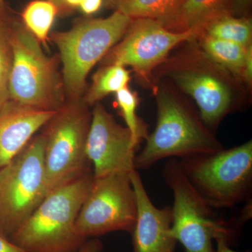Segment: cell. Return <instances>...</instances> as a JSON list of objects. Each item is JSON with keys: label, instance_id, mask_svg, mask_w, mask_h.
<instances>
[{"label": "cell", "instance_id": "cell-18", "mask_svg": "<svg viewBox=\"0 0 252 252\" xmlns=\"http://www.w3.org/2000/svg\"><path fill=\"white\" fill-rule=\"evenodd\" d=\"M198 34L249 48L252 46V20L248 17H235L231 14L220 15L204 25Z\"/></svg>", "mask_w": 252, "mask_h": 252}, {"label": "cell", "instance_id": "cell-2", "mask_svg": "<svg viewBox=\"0 0 252 252\" xmlns=\"http://www.w3.org/2000/svg\"><path fill=\"white\" fill-rule=\"evenodd\" d=\"M94 181L89 170L48 194L9 240L26 252H76L86 240L75 231Z\"/></svg>", "mask_w": 252, "mask_h": 252}, {"label": "cell", "instance_id": "cell-11", "mask_svg": "<svg viewBox=\"0 0 252 252\" xmlns=\"http://www.w3.org/2000/svg\"><path fill=\"white\" fill-rule=\"evenodd\" d=\"M198 32H175L149 18L133 19L125 35L106 55L105 64L130 66L142 79L162 64L176 46L196 39Z\"/></svg>", "mask_w": 252, "mask_h": 252}, {"label": "cell", "instance_id": "cell-14", "mask_svg": "<svg viewBox=\"0 0 252 252\" xmlns=\"http://www.w3.org/2000/svg\"><path fill=\"white\" fill-rule=\"evenodd\" d=\"M56 112L31 108L11 100L0 109V169L22 152Z\"/></svg>", "mask_w": 252, "mask_h": 252}, {"label": "cell", "instance_id": "cell-13", "mask_svg": "<svg viewBox=\"0 0 252 252\" xmlns=\"http://www.w3.org/2000/svg\"><path fill=\"white\" fill-rule=\"evenodd\" d=\"M137 202V219L132 230L133 252H174L176 240L170 235L171 207L152 203L138 172L130 174Z\"/></svg>", "mask_w": 252, "mask_h": 252}, {"label": "cell", "instance_id": "cell-15", "mask_svg": "<svg viewBox=\"0 0 252 252\" xmlns=\"http://www.w3.org/2000/svg\"><path fill=\"white\" fill-rule=\"evenodd\" d=\"M199 47L220 67L238 80L250 84L252 75V46L244 47L235 43L198 34Z\"/></svg>", "mask_w": 252, "mask_h": 252}, {"label": "cell", "instance_id": "cell-6", "mask_svg": "<svg viewBox=\"0 0 252 252\" xmlns=\"http://www.w3.org/2000/svg\"><path fill=\"white\" fill-rule=\"evenodd\" d=\"M91 113L84 101L69 100L44 126L45 197L91 170L86 142Z\"/></svg>", "mask_w": 252, "mask_h": 252}, {"label": "cell", "instance_id": "cell-7", "mask_svg": "<svg viewBox=\"0 0 252 252\" xmlns=\"http://www.w3.org/2000/svg\"><path fill=\"white\" fill-rule=\"evenodd\" d=\"M44 140L36 135L0 169V235L9 239L45 197Z\"/></svg>", "mask_w": 252, "mask_h": 252}, {"label": "cell", "instance_id": "cell-10", "mask_svg": "<svg viewBox=\"0 0 252 252\" xmlns=\"http://www.w3.org/2000/svg\"><path fill=\"white\" fill-rule=\"evenodd\" d=\"M137 202L130 174L115 173L94 178L75 222V231L84 239L114 231L132 233Z\"/></svg>", "mask_w": 252, "mask_h": 252}, {"label": "cell", "instance_id": "cell-29", "mask_svg": "<svg viewBox=\"0 0 252 252\" xmlns=\"http://www.w3.org/2000/svg\"><path fill=\"white\" fill-rule=\"evenodd\" d=\"M49 1H51L53 4H54L57 6L59 12H64V11H67L65 6H64V1H63V0H49Z\"/></svg>", "mask_w": 252, "mask_h": 252}, {"label": "cell", "instance_id": "cell-17", "mask_svg": "<svg viewBox=\"0 0 252 252\" xmlns=\"http://www.w3.org/2000/svg\"><path fill=\"white\" fill-rule=\"evenodd\" d=\"M115 11L132 18H149L165 26L180 9L184 0H107Z\"/></svg>", "mask_w": 252, "mask_h": 252}, {"label": "cell", "instance_id": "cell-1", "mask_svg": "<svg viewBox=\"0 0 252 252\" xmlns=\"http://www.w3.org/2000/svg\"><path fill=\"white\" fill-rule=\"evenodd\" d=\"M156 99L157 126L135 156V170H147L162 159H181L223 149L199 113L171 89L158 88Z\"/></svg>", "mask_w": 252, "mask_h": 252}, {"label": "cell", "instance_id": "cell-25", "mask_svg": "<svg viewBox=\"0 0 252 252\" xmlns=\"http://www.w3.org/2000/svg\"><path fill=\"white\" fill-rule=\"evenodd\" d=\"M215 240H216L217 247L214 252H238L230 248L229 243L231 240L226 235H217Z\"/></svg>", "mask_w": 252, "mask_h": 252}, {"label": "cell", "instance_id": "cell-27", "mask_svg": "<svg viewBox=\"0 0 252 252\" xmlns=\"http://www.w3.org/2000/svg\"><path fill=\"white\" fill-rule=\"evenodd\" d=\"M230 10L233 12H244L251 4L252 0H228Z\"/></svg>", "mask_w": 252, "mask_h": 252}, {"label": "cell", "instance_id": "cell-3", "mask_svg": "<svg viewBox=\"0 0 252 252\" xmlns=\"http://www.w3.org/2000/svg\"><path fill=\"white\" fill-rule=\"evenodd\" d=\"M179 162L189 182L212 208H231L251 200L252 140Z\"/></svg>", "mask_w": 252, "mask_h": 252}, {"label": "cell", "instance_id": "cell-12", "mask_svg": "<svg viewBox=\"0 0 252 252\" xmlns=\"http://www.w3.org/2000/svg\"><path fill=\"white\" fill-rule=\"evenodd\" d=\"M135 149L128 128L118 124L102 104H94L86 142V156L94 178L130 174L135 170Z\"/></svg>", "mask_w": 252, "mask_h": 252}, {"label": "cell", "instance_id": "cell-4", "mask_svg": "<svg viewBox=\"0 0 252 252\" xmlns=\"http://www.w3.org/2000/svg\"><path fill=\"white\" fill-rule=\"evenodd\" d=\"M132 21L115 11L108 17L85 20L69 31L51 34L61 54L63 84L69 100L80 99L91 69L122 39Z\"/></svg>", "mask_w": 252, "mask_h": 252}, {"label": "cell", "instance_id": "cell-9", "mask_svg": "<svg viewBox=\"0 0 252 252\" xmlns=\"http://www.w3.org/2000/svg\"><path fill=\"white\" fill-rule=\"evenodd\" d=\"M162 176L174 195L170 235L183 245L186 252H214L212 242L219 235L232 240L237 228L214 218L212 207L189 182L179 159H168Z\"/></svg>", "mask_w": 252, "mask_h": 252}, {"label": "cell", "instance_id": "cell-16", "mask_svg": "<svg viewBox=\"0 0 252 252\" xmlns=\"http://www.w3.org/2000/svg\"><path fill=\"white\" fill-rule=\"evenodd\" d=\"M231 14L228 0H184L174 17L164 27L175 32H198L220 15Z\"/></svg>", "mask_w": 252, "mask_h": 252}, {"label": "cell", "instance_id": "cell-22", "mask_svg": "<svg viewBox=\"0 0 252 252\" xmlns=\"http://www.w3.org/2000/svg\"><path fill=\"white\" fill-rule=\"evenodd\" d=\"M0 16V109L9 101V79L13 54L9 29L3 26Z\"/></svg>", "mask_w": 252, "mask_h": 252}, {"label": "cell", "instance_id": "cell-28", "mask_svg": "<svg viewBox=\"0 0 252 252\" xmlns=\"http://www.w3.org/2000/svg\"><path fill=\"white\" fill-rule=\"evenodd\" d=\"M64 1V6L66 9L68 10L77 8L78 6H80L81 1L83 0H63Z\"/></svg>", "mask_w": 252, "mask_h": 252}, {"label": "cell", "instance_id": "cell-23", "mask_svg": "<svg viewBox=\"0 0 252 252\" xmlns=\"http://www.w3.org/2000/svg\"><path fill=\"white\" fill-rule=\"evenodd\" d=\"M103 250L102 242L97 238L88 239L76 252H101Z\"/></svg>", "mask_w": 252, "mask_h": 252}, {"label": "cell", "instance_id": "cell-5", "mask_svg": "<svg viewBox=\"0 0 252 252\" xmlns=\"http://www.w3.org/2000/svg\"><path fill=\"white\" fill-rule=\"evenodd\" d=\"M9 100L31 108L59 110L65 103V91L57 61L44 54L41 43L21 23L9 29Z\"/></svg>", "mask_w": 252, "mask_h": 252}, {"label": "cell", "instance_id": "cell-24", "mask_svg": "<svg viewBox=\"0 0 252 252\" xmlns=\"http://www.w3.org/2000/svg\"><path fill=\"white\" fill-rule=\"evenodd\" d=\"M102 3L103 0H83L79 7L84 14L91 15L99 11Z\"/></svg>", "mask_w": 252, "mask_h": 252}, {"label": "cell", "instance_id": "cell-20", "mask_svg": "<svg viewBox=\"0 0 252 252\" xmlns=\"http://www.w3.org/2000/svg\"><path fill=\"white\" fill-rule=\"evenodd\" d=\"M59 13L57 6L49 0H34L25 7L21 14L23 26L39 42L45 44Z\"/></svg>", "mask_w": 252, "mask_h": 252}, {"label": "cell", "instance_id": "cell-30", "mask_svg": "<svg viewBox=\"0 0 252 252\" xmlns=\"http://www.w3.org/2000/svg\"><path fill=\"white\" fill-rule=\"evenodd\" d=\"M3 10H4V0H0V16L2 14Z\"/></svg>", "mask_w": 252, "mask_h": 252}, {"label": "cell", "instance_id": "cell-19", "mask_svg": "<svg viewBox=\"0 0 252 252\" xmlns=\"http://www.w3.org/2000/svg\"><path fill=\"white\" fill-rule=\"evenodd\" d=\"M130 79L128 71L123 66H104L94 74L92 85L83 101L87 106L94 105L107 94L127 87Z\"/></svg>", "mask_w": 252, "mask_h": 252}, {"label": "cell", "instance_id": "cell-26", "mask_svg": "<svg viewBox=\"0 0 252 252\" xmlns=\"http://www.w3.org/2000/svg\"><path fill=\"white\" fill-rule=\"evenodd\" d=\"M0 252H26L12 243L9 239L0 235Z\"/></svg>", "mask_w": 252, "mask_h": 252}, {"label": "cell", "instance_id": "cell-21", "mask_svg": "<svg viewBox=\"0 0 252 252\" xmlns=\"http://www.w3.org/2000/svg\"><path fill=\"white\" fill-rule=\"evenodd\" d=\"M116 97L121 114L124 118L126 127L130 130L132 142L135 147L142 140L148 137V126L136 114L138 106V97L135 92H132L127 87L116 93Z\"/></svg>", "mask_w": 252, "mask_h": 252}, {"label": "cell", "instance_id": "cell-8", "mask_svg": "<svg viewBox=\"0 0 252 252\" xmlns=\"http://www.w3.org/2000/svg\"><path fill=\"white\" fill-rule=\"evenodd\" d=\"M189 50L160 64L167 77L195 101L207 127H215L234 108L231 74L200 47Z\"/></svg>", "mask_w": 252, "mask_h": 252}]
</instances>
